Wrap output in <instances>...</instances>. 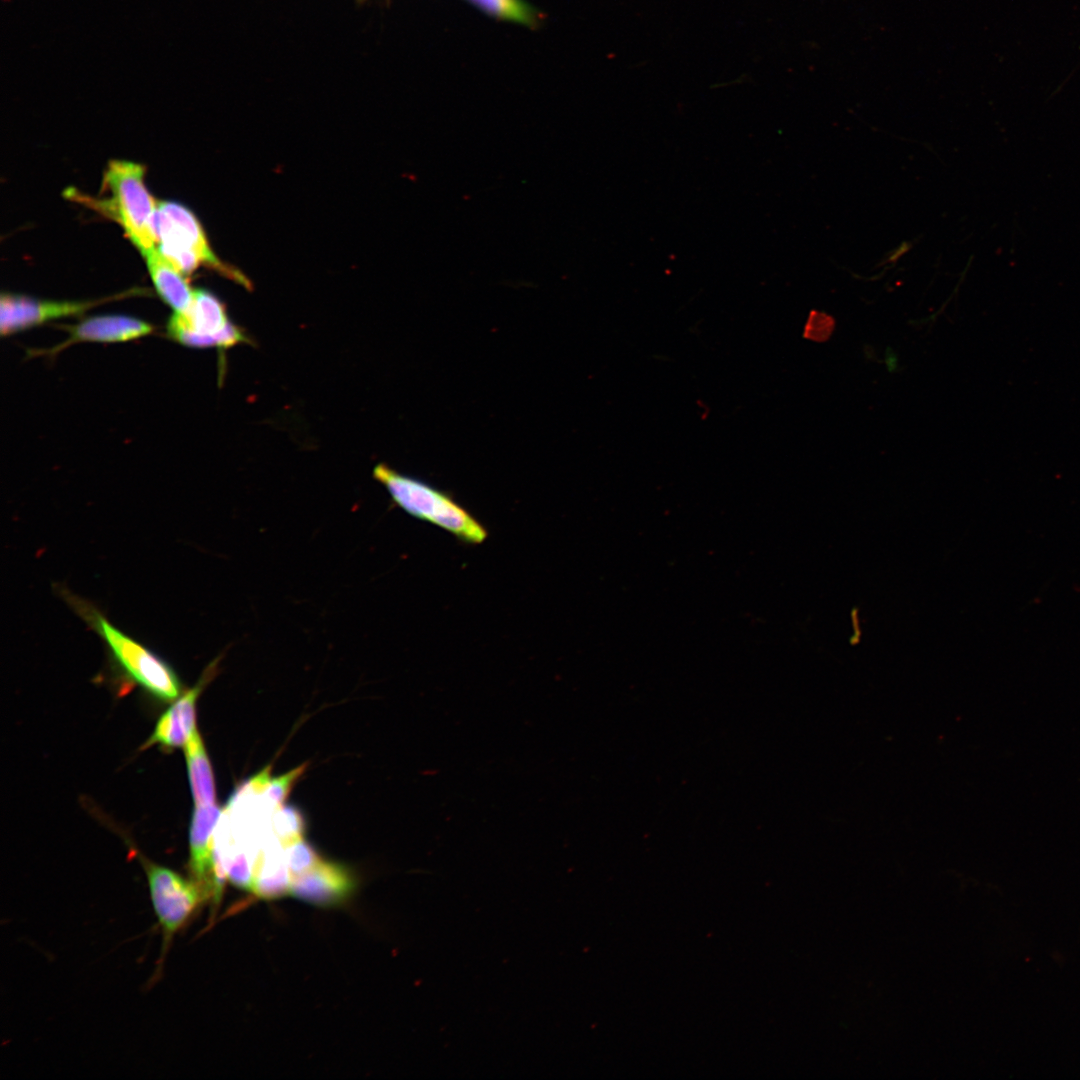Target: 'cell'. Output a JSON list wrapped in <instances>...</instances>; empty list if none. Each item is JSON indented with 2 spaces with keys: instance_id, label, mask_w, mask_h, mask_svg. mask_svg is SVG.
Wrapping results in <instances>:
<instances>
[{
  "instance_id": "cell-1",
  "label": "cell",
  "mask_w": 1080,
  "mask_h": 1080,
  "mask_svg": "<svg viewBox=\"0 0 1080 1080\" xmlns=\"http://www.w3.org/2000/svg\"><path fill=\"white\" fill-rule=\"evenodd\" d=\"M58 592L69 607L101 638L113 660L130 679L160 699L174 700L179 696V678L165 660L116 627L91 602L64 587Z\"/></svg>"
},
{
  "instance_id": "cell-2",
  "label": "cell",
  "mask_w": 1080,
  "mask_h": 1080,
  "mask_svg": "<svg viewBox=\"0 0 1080 1080\" xmlns=\"http://www.w3.org/2000/svg\"><path fill=\"white\" fill-rule=\"evenodd\" d=\"M373 476L386 488L393 503L409 515L467 544H480L487 538L484 525L447 493L384 464L375 466Z\"/></svg>"
},
{
  "instance_id": "cell-3",
  "label": "cell",
  "mask_w": 1080,
  "mask_h": 1080,
  "mask_svg": "<svg viewBox=\"0 0 1080 1080\" xmlns=\"http://www.w3.org/2000/svg\"><path fill=\"white\" fill-rule=\"evenodd\" d=\"M144 172V167L138 163L110 161L104 173L103 188L111 197L99 208L121 225L142 254L157 244L154 220L158 204L145 185Z\"/></svg>"
},
{
  "instance_id": "cell-4",
  "label": "cell",
  "mask_w": 1080,
  "mask_h": 1080,
  "mask_svg": "<svg viewBox=\"0 0 1080 1080\" xmlns=\"http://www.w3.org/2000/svg\"><path fill=\"white\" fill-rule=\"evenodd\" d=\"M154 228L158 251L181 273L190 274L201 264H206L248 286V280L239 271L224 265L216 257L202 226L186 207L170 201L158 202Z\"/></svg>"
},
{
  "instance_id": "cell-5",
  "label": "cell",
  "mask_w": 1080,
  "mask_h": 1080,
  "mask_svg": "<svg viewBox=\"0 0 1080 1080\" xmlns=\"http://www.w3.org/2000/svg\"><path fill=\"white\" fill-rule=\"evenodd\" d=\"M166 328L170 338L190 347L228 348L246 341L241 330L228 320L224 305L203 289L194 290L189 308L183 313L174 312Z\"/></svg>"
},
{
  "instance_id": "cell-6",
  "label": "cell",
  "mask_w": 1080,
  "mask_h": 1080,
  "mask_svg": "<svg viewBox=\"0 0 1080 1080\" xmlns=\"http://www.w3.org/2000/svg\"><path fill=\"white\" fill-rule=\"evenodd\" d=\"M150 896L163 934V953L174 934L204 901L193 880L169 868L144 861Z\"/></svg>"
},
{
  "instance_id": "cell-7",
  "label": "cell",
  "mask_w": 1080,
  "mask_h": 1080,
  "mask_svg": "<svg viewBox=\"0 0 1080 1080\" xmlns=\"http://www.w3.org/2000/svg\"><path fill=\"white\" fill-rule=\"evenodd\" d=\"M220 817L221 810L215 804L196 806L189 835L192 880L204 901L211 899L213 903L220 900L226 879L214 855L213 835Z\"/></svg>"
},
{
  "instance_id": "cell-8",
  "label": "cell",
  "mask_w": 1080,
  "mask_h": 1080,
  "mask_svg": "<svg viewBox=\"0 0 1080 1080\" xmlns=\"http://www.w3.org/2000/svg\"><path fill=\"white\" fill-rule=\"evenodd\" d=\"M97 301H53L3 293L0 300L2 336L36 327L50 320L79 315L97 305Z\"/></svg>"
},
{
  "instance_id": "cell-9",
  "label": "cell",
  "mask_w": 1080,
  "mask_h": 1080,
  "mask_svg": "<svg viewBox=\"0 0 1080 1080\" xmlns=\"http://www.w3.org/2000/svg\"><path fill=\"white\" fill-rule=\"evenodd\" d=\"M219 660L220 657L211 662L197 684L178 698L160 717L144 747L159 744L166 748H176L186 744L196 729L197 699L207 683L215 676Z\"/></svg>"
},
{
  "instance_id": "cell-10",
  "label": "cell",
  "mask_w": 1080,
  "mask_h": 1080,
  "mask_svg": "<svg viewBox=\"0 0 1080 1080\" xmlns=\"http://www.w3.org/2000/svg\"><path fill=\"white\" fill-rule=\"evenodd\" d=\"M355 880L344 866L321 861L291 880L290 894L318 906H335L351 896Z\"/></svg>"
},
{
  "instance_id": "cell-11",
  "label": "cell",
  "mask_w": 1080,
  "mask_h": 1080,
  "mask_svg": "<svg viewBox=\"0 0 1080 1080\" xmlns=\"http://www.w3.org/2000/svg\"><path fill=\"white\" fill-rule=\"evenodd\" d=\"M67 338L52 348L50 353L60 352L69 345L81 342L116 343L137 339L150 334L153 327L148 322L126 315H100L89 317L66 327Z\"/></svg>"
},
{
  "instance_id": "cell-12",
  "label": "cell",
  "mask_w": 1080,
  "mask_h": 1080,
  "mask_svg": "<svg viewBox=\"0 0 1080 1080\" xmlns=\"http://www.w3.org/2000/svg\"><path fill=\"white\" fill-rule=\"evenodd\" d=\"M291 879L283 845L276 838L261 846L253 866L254 894L265 899L290 894Z\"/></svg>"
},
{
  "instance_id": "cell-13",
  "label": "cell",
  "mask_w": 1080,
  "mask_h": 1080,
  "mask_svg": "<svg viewBox=\"0 0 1080 1080\" xmlns=\"http://www.w3.org/2000/svg\"><path fill=\"white\" fill-rule=\"evenodd\" d=\"M147 268L158 295L174 312H185L193 298V292L181 273L157 247L143 254Z\"/></svg>"
},
{
  "instance_id": "cell-14",
  "label": "cell",
  "mask_w": 1080,
  "mask_h": 1080,
  "mask_svg": "<svg viewBox=\"0 0 1080 1080\" xmlns=\"http://www.w3.org/2000/svg\"><path fill=\"white\" fill-rule=\"evenodd\" d=\"M184 746L188 777L196 806L215 804L214 775L197 729L193 731Z\"/></svg>"
},
{
  "instance_id": "cell-15",
  "label": "cell",
  "mask_w": 1080,
  "mask_h": 1080,
  "mask_svg": "<svg viewBox=\"0 0 1080 1080\" xmlns=\"http://www.w3.org/2000/svg\"><path fill=\"white\" fill-rule=\"evenodd\" d=\"M273 835L283 847L302 838L305 823L301 813L292 806H281L271 816Z\"/></svg>"
},
{
  "instance_id": "cell-16",
  "label": "cell",
  "mask_w": 1080,
  "mask_h": 1080,
  "mask_svg": "<svg viewBox=\"0 0 1080 1080\" xmlns=\"http://www.w3.org/2000/svg\"><path fill=\"white\" fill-rule=\"evenodd\" d=\"M475 5L496 17L532 25L536 23L535 11L523 0H471Z\"/></svg>"
},
{
  "instance_id": "cell-17",
  "label": "cell",
  "mask_w": 1080,
  "mask_h": 1080,
  "mask_svg": "<svg viewBox=\"0 0 1080 1080\" xmlns=\"http://www.w3.org/2000/svg\"><path fill=\"white\" fill-rule=\"evenodd\" d=\"M306 768L307 763H304L269 781L262 794L263 803L270 812L274 813L283 805L295 782L305 772Z\"/></svg>"
},
{
  "instance_id": "cell-18",
  "label": "cell",
  "mask_w": 1080,
  "mask_h": 1080,
  "mask_svg": "<svg viewBox=\"0 0 1080 1080\" xmlns=\"http://www.w3.org/2000/svg\"><path fill=\"white\" fill-rule=\"evenodd\" d=\"M290 879L299 877L315 867L321 858L303 838L284 847Z\"/></svg>"
}]
</instances>
